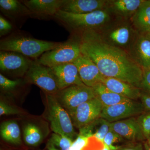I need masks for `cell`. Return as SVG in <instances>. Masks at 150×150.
<instances>
[{"label":"cell","mask_w":150,"mask_h":150,"mask_svg":"<svg viewBox=\"0 0 150 150\" xmlns=\"http://www.w3.org/2000/svg\"><path fill=\"white\" fill-rule=\"evenodd\" d=\"M81 50L104 76L118 79L141 89L143 68L124 50L106 42L96 30L81 33Z\"/></svg>","instance_id":"6da1fadb"},{"label":"cell","mask_w":150,"mask_h":150,"mask_svg":"<svg viewBox=\"0 0 150 150\" xmlns=\"http://www.w3.org/2000/svg\"><path fill=\"white\" fill-rule=\"evenodd\" d=\"M62 43L38 40L24 35H12L1 40L0 50L17 52L28 58L37 59Z\"/></svg>","instance_id":"7a4b0ae2"},{"label":"cell","mask_w":150,"mask_h":150,"mask_svg":"<svg viewBox=\"0 0 150 150\" xmlns=\"http://www.w3.org/2000/svg\"><path fill=\"white\" fill-rule=\"evenodd\" d=\"M46 116L54 133L72 140L78 135L76 133L71 119L67 110L62 107L55 95L45 93Z\"/></svg>","instance_id":"3957f363"},{"label":"cell","mask_w":150,"mask_h":150,"mask_svg":"<svg viewBox=\"0 0 150 150\" xmlns=\"http://www.w3.org/2000/svg\"><path fill=\"white\" fill-rule=\"evenodd\" d=\"M54 17L69 28L81 33L87 30H96L109 20L110 15L105 10L85 14L70 13L59 10Z\"/></svg>","instance_id":"277c9868"},{"label":"cell","mask_w":150,"mask_h":150,"mask_svg":"<svg viewBox=\"0 0 150 150\" xmlns=\"http://www.w3.org/2000/svg\"><path fill=\"white\" fill-rule=\"evenodd\" d=\"M81 54V35L79 37L74 36L62 42L53 50L45 52L38 61L41 64L52 68L74 63Z\"/></svg>","instance_id":"5b68a950"},{"label":"cell","mask_w":150,"mask_h":150,"mask_svg":"<svg viewBox=\"0 0 150 150\" xmlns=\"http://www.w3.org/2000/svg\"><path fill=\"white\" fill-rule=\"evenodd\" d=\"M29 83L39 87L45 93L56 94L60 91L57 78L52 68L33 61L25 76Z\"/></svg>","instance_id":"8992f818"},{"label":"cell","mask_w":150,"mask_h":150,"mask_svg":"<svg viewBox=\"0 0 150 150\" xmlns=\"http://www.w3.org/2000/svg\"><path fill=\"white\" fill-rule=\"evenodd\" d=\"M54 95L60 104L67 111L72 110L96 97L93 88L84 84L70 86L60 90Z\"/></svg>","instance_id":"52a82bcc"},{"label":"cell","mask_w":150,"mask_h":150,"mask_svg":"<svg viewBox=\"0 0 150 150\" xmlns=\"http://www.w3.org/2000/svg\"><path fill=\"white\" fill-rule=\"evenodd\" d=\"M103 106L96 97L67 111L74 127L79 129L100 117Z\"/></svg>","instance_id":"ba28073f"},{"label":"cell","mask_w":150,"mask_h":150,"mask_svg":"<svg viewBox=\"0 0 150 150\" xmlns=\"http://www.w3.org/2000/svg\"><path fill=\"white\" fill-rule=\"evenodd\" d=\"M33 61L22 54L11 51H1V72L16 77L25 76Z\"/></svg>","instance_id":"9c48e42d"},{"label":"cell","mask_w":150,"mask_h":150,"mask_svg":"<svg viewBox=\"0 0 150 150\" xmlns=\"http://www.w3.org/2000/svg\"><path fill=\"white\" fill-rule=\"evenodd\" d=\"M145 111H146L141 102L131 100L103 107L100 117L111 123L137 117Z\"/></svg>","instance_id":"30bf717a"},{"label":"cell","mask_w":150,"mask_h":150,"mask_svg":"<svg viewBox=\"0 0 150 150\" xmlns=\"http://www.w3.org/2000/svg\"><path fill=\"white\" fill-rule=\"evenodd\" d=\"M73 63L77 68L81 79L85 85L93 88L101 83L103 75L88 56L81 54Z\"/></svg>","instance_id":"8fae6325"},{"label":"cell","mask_w":150,"mask_h":150,"mask_svg":"<svg viewBox=\"0 0 150 150\" xmlns=\"http://www.w3.org/2000/svg\"><path fill=\"white\" fill-rule=\"evenodd\" d=\"M110 129L126 141L135 142L146 140L137 117L110 123Z\"/></svg>","instance_id":"7c38bea8"},{"label":"cell","mask_w":150,"mask_h":150,"mask_svg":"<svg viewBox=\"0 0 150 150\" xmlns=\"http://www.w3.org/2000/svg\"><path fill=\"white\" fill-rule=\"evenodd\" d=\"M108 2L105 0H64L60 10L73 13H90L103 10Z\"/></svg>","instance_id":"4fadbf2b"},{"label":"cell","mask_w":150,"mask_h":150,"mask_svg":"<svg viewBox=\"0 0 150 150\" xmlns=\"http://www.w3.org/2000/svg\"><path fill=\"white\" fill-rule=\"evenodd\" d=\"M51 68L57 78L60 90L70 86L84 84L81 79L77 68L73 63Z\"/></svg>","instance_id":"5bb4252c"},{"label":"cell","mask_w":150,"mask_h":150,"mask_svg":"<svg viewBox=\"0 0 150 150\" xmlns=\"http://www.w3.org/2000/svg\"><path fill=\"white\" fill-rule=\"evenodd\" d=\"M64 0L21 1L32 13L38 16H55L60 10Z\"/></svg>","instance_id":"9a60e30c"},{"label":"cell","mask_w":150,"mask_h":150,"mask_svg":"<svg viewBox=\"0 0 150 150\" xmlns=\"http://www.w3.org/2000/svg\"><path fill=\"white\" fill-rule=\"evenodd\" d=\"M101 83L111 91L129 99L137 100L140 98L141 89L120 80L103 76Z\"/></svg>","instance_id":"2e32d148"},{"label":"cell","mask_w":150,"mask_h":150,"mask_svg":"<svg viewBox=\"0 0 150 150\" xmlns=\"http://www.w3.org/2000/svg\"><path fill=\"white\" fill-rule=\"evenodd\" d=\"M0 9L3 14L12 20L32 16V13L21 1L1 0Z\"/></svg>","instance_id":"e0dca14e"},{"label":"cell","mask_w":150,"mask_h":150,"mask_svg":"<svg viewBox=\"0 0 150 150\" xmlns=\"http://www.w3.org/2000/svg\"><path fill=\"white\" fill-rule=\"evenodd\" d=\"M110 129V123L100 117L79 129V134L88 137H95L103 143L105 137Z\"/></svg>","instance_id":"ac0fdd59"},{"label":"cell","mask_w":150,"mask_h":150,"mask_svg":"<svg viewBox=\"0 0 150 150\" xmlns=\"http://www.w3.org/2000/svg\"><path fill=\"white\" fill-rule=\"evenodd\" d=\"M93 88L96 97L100 101L103 107L132 100L111 91L101 83L95 86Z\"/></svg>","instance_id":"d6986e66"},{"label":"cell","mask_w":150,"mask_h":150,"mask_svg":"<svg viewBox=\"0 0 150 150\" xmlns=\"http://www.w3.org/2000/svg\"><path fill=\"white\" fill-rule=\"evenodd\" d=\"M144 0H116L108 1V6L115 13L123 16H129L139 9Z\"/></svg>","instance_id":"ffe728a7"},{"label":"cell","mask_w":150,"mask_h":150,"mask_svg":"<svg viewBox=\"0 0 150 150\" xmlns=\"http://www.w3.org/2000/svg\"><path fill=\"white\" fill-rule=\"evenodd\" d=\"M0 134L3 139L8 143L16 145L21 144L20 128L16 121L10 120L3 122L0 126Z\"/></svg>","instance_id":"44dd1931"},{"label":"cell","mask_w":150,"mask_h":150,"mask_svg":"<svg viewBox=\"0 0 150 150\" xmlns=\"http://www.w3.org/2000/svg\"><path fill=\"white\" fill-rule=\"evenodd\" d=\"M136 28L142 33H150V1H145L133 17Z\"/></svg>","instance_id":"7402d4cb"},{"label":"cell","mask_w":150,"mask_h":150,"mask_svg":"<svg viewBox=\"0 0 150 150\" xmlns=\"http://www.w3.org/2000/svg\"><path fill=\"white\" fill-rule=\"evenodd\" d=\"M136 61L143 69H150V38L142 36L137 40L135 48Z\"/></svg>","instance_id":"603a6c76"},{"label":"cell","mask_w":150,"mask_h":150,"mask_svg":"<svg viewBox=\"0 0 150 150\" xmlns=\"http://www.w3.org/2000/svg\"><path fill=\"white\" fill-rule=\"evenodd\" d=\"M23 138L28 146H35L42 142L44 136L41 129L33 123H28L23 127Z\"/></svg>","instance_id":"cb8c5ba5"},{"label":"cell","mask_w":150,"mask_h":150,"mask_svg":"<svg viewBox=\"0 0 150 150\" xmlns=\"http://www.w3.org/2000/svg\"><path fill=\"white\" fill-rule=\"evenodd\" d=\"M73 142L71 139L54 133L48 140L47 147L48 150H70Z\"/></svg>","instance_id":"d4e9b609"},{"label":"cell","mask_w":150,"mask_h":150,"mask_svg":"<svg viewBox=\"0 0 150 150\" xmlns=\"http://www.w3.org/2000/svg\"><path fill=\"white\" fill-rule=\"evenodd\" d=\"M131 32L129 28L121 26L113 30L109 33V39L113 43L118 45H126L130 40Z\"/></svg>","instance_id":"484cf974"},{"label":"cell","mask_w":150,"mask_h":150,"mask_svg":"<svg viewBox=\"0 0 150 150\" xmlns=\"http://www.w3.org/2000/svg\"><path fill=\"white\" fill-rule=\"evenodd\" d=\"M126 141L119 134L110 129L105 137L103 143L108 147L110 150H118L121 147L118 144Z\"/></svg>","instance_id":"4316f807"},{"label":"cell","mask_w":150,"mask_h":150,"mask_svg":"<svg viewBox=\"0 0 150 150\" xmlns=\"http://www.w3.org/2000/svg\"><path fill=\"white\" fill-rule=\"evenodd\" d=\"M22 81L20 79L11 80L1 73L0 74V87L4 91L9 92L14 90L21 85Z\"/></svg>","instance_id":"83f0119b"},{"label":"cell","mask_w":150,"mask_h":150,"mask_svg":"<svg viewBox=\"0 0 150 150\" xmlns=\"http://www.w3.org/2000/svg\"><path fill=\"white\" fill-rule=\"evenodd\" d=\"M137 118L146 140L150 134V111H145Z\"/></svg>","instance_id":"f1b7e54d"},{"label":"cell","mask_w":150,"mask_h":150,"mask_svg":"<svg viewBox=\"0 0 150 150\" xmlns=\"http://www.w3.org/2000/svg\"><path fill=\"white\" fill-rule=\"evenodd\" d=\"M91 137H88L78 134L77 137L73 142L70 148V150H84L89 143Z\"/></svg>","instance_id":"f546056e"},{"label":"cell","mask_w":150,"mask_h":150,"mask_svg":"<svg viewBox=\"0 0 150 150\" xmlns=\"http://www.w3.org/2000/svg\"><path fill=\"white\" fill-rule=\"evenodd\" d=\"M21 111L12 105H10L3 100L0 101V115H19Z\"/></svg>","instance_id":"4dcf8cb0"},{"label":"cell","mask_w":150,"mask_h":150,"mask_svg":"<svg viewBox=\"0 0 150 150\" xmlns=\"http://www.w3.org/2000/svg\"><path fill=\"white\" fill-rule=\"evenodd\" d=\"M141 89L150 94V69H143V78Z\"/></svg>","instance_id":"1f68e13d"},{"label":"cell","mask_w":150,"mask_h":150,"mask_svg":"<svg viewBox=\"0 0 150 150\" xmlns=\"http://www.w3.org/2000/svg\"><path fill=\"white\" fill-rule=\"evenodd\" d=\"M13 26L10 23L1 15L0 16V36L4 35L10 33L12 30Z\"/></svg>","instance_id":"d6a6232c"},{"label":"cell","mask_w":150,"mask_h":150,"mask_svg":"<svg viewBox=\"0 0 150 150\" xmlns=\"http://www.w3.org/2000/svg\"><path fill=\"white\" fill-rule=\"evenodd\" d=\"M140 99L146 111H150V94L142 91Z\"/></svg>","instance_id":"836d02e7"},{"label":"cell","mask_w":150,"mask_h":150,"mask_svg":"<svg viewBox=\"0 0 150 150\" xmlns=\"http://www.w3.org/2000/svg\"><path fill=\"white\" fill-rule=\"evenodd\" d=\"M118 150H144V149L141 143H136L122 146Z\"/></svg>","instance_id":"e575fe53"},{"label":"cell","mask_w":150,"mask_h":150,"mask_svg":"<svg viewBox=\"0 0 150 150\" xmlns=\"http://www.w3.org/2000/svg\"><path fill=\"white\" fill-rule=\"evenodd\" d=\"M145 150H150V145L148 144L146 142H145L144 144Z\"/></svg>","instance_id":"d590c367"},{"label":"cell","mask_w":150,"mask_h":150,"mask_svg":"<svg viewBox=\"0 0 150 150\" xmlns=\"http://www.w3.org/2000/svg\"><path fill=\"white\" fill-rule=\"evenodd\" d=\"M104 145V147H103V149H102L101 150H110V149L108 148V147L107 146H106V145Z\"/></svg>","instance_id":"8d00e7d4"},{"label":"cell","mask_w":150,"mask_h":150,"mask_svg":"<svg viewBox=\"0 0 150 150\" xmlns=\"http://www.w3.org/2000/svg\"><path fill=\"white\" fill-rule=\"evenodd\" d=\"M146 142L148 143V144L150 145V134L149 136V138H148L146 140Z\"/></svg>","instance_id":"74e56055"},{"label":"cell","mask_w":150,"mask_h":150,"mask_svg":"<svg viewBox=\"0 0 150 150\" xmlns=\"http://www.w3.org/2000/svg\"><path fill=\"white\" fill-rule=\"evenodd\" d=\"M147 35L148 37L149 38H150V33H148V34H147Z\"/></svg>","instance_id":"f35d334b"}]
</instances>
